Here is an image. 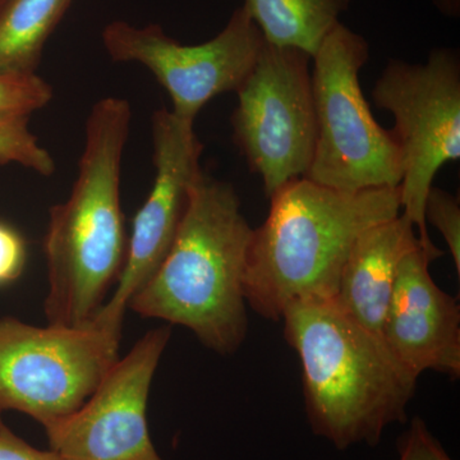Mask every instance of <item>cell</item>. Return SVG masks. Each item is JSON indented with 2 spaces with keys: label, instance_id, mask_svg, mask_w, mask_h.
Segmentation results:
<instances>
[{
  "label": "cell",
  "instance_id": "cell-1",
  "mask_svg": "<svg viewBox=\"0 0 460 460\" xmlns=\"http://www.w3.org/2000/svg\"><path fill=\"white\" fill-rule=\"evenodd\" d=\"M265 223L252 230L243 274L246 304L279 321L288 305L334 299L357 239L401 211V190L341 192L290 181L270 198Z\"/></svg>",
  "mask_w": 460,
  "mask_h": 460
},
{
  "label": "cell",
  "instance_id": "cell-2",
  "mask_svg": "<svg viewBox=\"0 0 460 460\" xmlns=\"http://www.w3.org/2000/svg\"><path fill=\"white\" fill-rule=\"evenodd\" d=\"M298 354L311 431L344 452L376 447L384 432L408 420L419 376L332 299L296 302L281 314Z\"/></svg>",
  "mask_w": 460,
  "mask_h": 460
},
{
  "label": "cell",
  "instance_id": "cell-3",
  "mask_svg": "<svg viewBox=\"0 0 460 460\" xmlns=\"http://www.w3.org/2000/svg\"><path fill=\"white\" fill-rule=\"evenodd\" d=\"M131 117L124 99L105 98L93 105L71 195L51 206L44 244L49 325H89L122 274L128 239L120 208V166Z\"/></svg>",
  "mask_w": 460,
  "mask_h": 460
},
{
  "label": "cell",
  "instance_id": "cell-4",
  "mask_svg": "<svg viewBox=\"0 0 460 460\" xmlns=\"http://www.w3.org/2000/svg\"><path fill=\"white\" fill-rule=\"evenodd\" d=\"M252 230L232 184L202 172L171 251L128 308L190 330L214 352H237L247 337L243 274Z\"/></svg>",
  "mask_w": 460,
  "mask_h": 460
},
{
  "label": "cell",
  "instance_id": "cell-5",
  "mask_svg": "<svg viewBox=\"0 0 460 460\" xmlns=\"http://www.w3.org/2000/svg\"><path fill=\"white\" fill-rule=\"evenodd\" d=\"M368 42L339 23L313 57L316 144L308 181L341 192L401 186V150L392 131L375 119L363 96L359 71Z\"/></svg>",
  "mask_w": 460,
  "mask_h": 460
},
{
  "label": "cell",
  "instance_id": "cell-6",
  "mask_svg": "<svg viewBox=\"0 0 460 460\" xmlns=\"http://www.w3.org/2000/svg\"><path fill=\"white\" fill-rule=\"evenodd\" d=\"M372 102L393 114L401 150V208L416 226L420 248L432 260L444 255L432 243L425 202L441 166L460 159V56L453 48L429 51L428 62L392 59L372 89Z\"/></svg>",
  "mask_w": 460,
  "mask_h": 460
},
{
  "label": "cell",
  "instance_id": "cell-7",
  "mask_svg": "<svg viewBox=\"0 0 460 460\" xmlns=\"http://www.w3.org/2000/svg\"><path fill=\"white\" fill-rule=\"evenodd\" d=\"M120 338L96 328L35 326L0 317V414L40 425L68 416L119 358Z\"/></svg>",
  "mask_w": 460,
  "mask_h": 460
},
{
  "label": "cell",
  "instance_id": "cell-8",
  "mask_svg": "<svg viewBox=\"0 0 460 460\" xmlns=\"http://www.w3.org/2000/svg\"><path fill=\"white\" fill-rule=\"evenodd\" d=\"M313 57L263 42L252 72L237 91L233 137L269 199L310 171L316 144Z\"/></svg>",
  "mask_w": 460,
  "mask_h": 460
},
{
  "label": "cell",
  "instance_id": "cell-9",
  "mask_svg": "<svg viewBox=\"0 0 460 460\" xmlns=\"http://www.w3.org/2000/svg\"><path fill=\"white\" fill-rule=\"evenodd\" d=\"M102 44L118 63H140L172 102V113L195 123L201 109L217 96L237 93L252 72L263 39L243 5L233 12L223 31L199 45H183L159 25L133 26L113 21L102 30Z\"/></svg>",
  "mask_w": 460,
  "mask_h": 460
},
{
  "label": "cell",
  "instance_id": "cell-10",
  "mask_svg": "<svg viewBox=\"0 0 460 460\" xmlns=\"http://www.w3.org/2000/svg\"><path fill=\"white\" fill-rule=\"evenodd\" d=\"M171 335V326L150 330L77 411L42 425L50 449L66 460H164L148 431L147 402Z\"/></svg>",
  "mask_w": 460,
  "mask_h": 460
},
{
  "label": "cell",
  "instance_id": "cell-11",
  "mask_svg": "<svg viewBox=\"0 0 460 460\" xmlns=\"http://www.w3.org/2000/svg\"><path fill=\"white\" fill-rule=\"evenodd\" d=\"M155 180L150 195L133 220L122 274L115 292L91 323L122 338L124 314L136 293L151 279L172 246L189 205L190 189L201 174L204 145L193 129L172 111L153 117Z\"/></svg>",
  "mask_w": 460,
  "mask_h": 460
},
{
  "label": "cell",
  "instance_id": "cell-12",
  "mask_svg": "<svg viewBox=\"0 0 460 460\" xmlns=\"http://www.w3.org/2000/svg\"><path fill=\"white\" fill-rule=\"evenodd\" d=\"M434 262L422 248L408 253L384 321V343L416 376L425 371L460 377V305L429 274Z\"/></svg>",
  "mask_w": 460,
  "mask_h": 460
},
{
  "label": "cell",
  "instance_id": "cell-13",
  "mask_svg": "<svg viewBox=\"0 0 460 460\" xmlns=\"http://www.w3.org/2000/svg\"><path fill=\"white\" fill-rule=\"evenodd\" d=\"M419 248L416 226L404 214L366 230L345 261L332 301L381 337L399 265Z\"/></svg>",
  "mask_w": 460,
  "mask_h": 460
},
{
  "label": "cell",
  "instance_id": "cell-14",
  "mask_svg": "<svg viewBox=\"0 0 460 460\" xmlns=\"http://www.w3.org/2000/svg\"><path fill=\"white\" fill-rule=\"evenodd\" d=\"M353 0H244L263 39L314 56Z\"/></svg>",
  "mask_w": 460,
  "mask_h": 460
},
{
  "label": "cell",
  "instance_id": "cell-15",
  "mask_svg": "<svg viewBox=\"0 0 460 460\" xmlns=\"http://www.w3.org/2000/svg\"><path fill=\"white\" fill-rule=\"evenodd\" d=\"M74 0H5L0 7V75H35L45 44Z\"/></svg>",
  "mask_w": 460,
  "mask_h": 460
},
{
  "label": "cell",
  "instance_id": "cell-16",
  "mask_svg": "<svg viewBox=\"0 0 460 460\" xmlns=\"http://www.w3.org/2000/svg\"><path fill=\"white\" fill-rule=\"evenodd\" d=\"M16 163L49 177L56 172V162L49 151L39 144L29 128V117L0 113V165Z\"/></svg>",
  "mask_w": 460,
  "mask_h": 460
},
{
  "label": "cell",
  "instance_id": "cell-17",
  "mask_svg": "<svg viewBox=\"0 0 460 460\" xmlns=\"http://www.w3.org/2000/svg\"><path fill=\"white\" fill-rule=\"evenodd\" d=\"M53 89L38 75H0V113L27 115L47 107Z\"/></svg>",
  "mask_w": 460,
  "mask_h": 460
},
{
  "label": "cell",
  "instance_id": "cell-18",
  "mask_svg": "<svg viewBox=\"0 0 460 460\" xmlns=\"http://www.w3.org/2000/svg\"><path fill=\"white\" fill-rule=\"evenodd\" d=\"M426 222L432 224L443 235L452 253L456 272L460 275V206L452 193L432 186L425 202Z\"/></svg>",
  "mask_w": 460,
  "mask_h": 460
},
{
  "label": "cell",
  "instance_id": "cell-19",
  "mask_svg": "<svg viewBox=\"0 0 460 460\" xmlns=\"http://www.w3.org/2000/svg\"><path fill=\"white\" fill-rule=\"evenodd\" d=\"M399 460H453L440 441L429 431L428 423L414 417L398 438Z\"/></svg>",
  "mask_w": 460,
  "mask_h": 460
},
{
  "label": "cell",
  "instance_id": "cell-20",
  "mask_svg": "<svg viewBox=\"0 0 460 460\" xmlns=\"http://www.w3.org/2000/svg\"><path fill=\"white\" fill-rule=\"evenodd\" d=\"M27 244L14 226L0 222V288L14 283L25 270Z\"/></svg>",
  "mask_w": 460,
  "mask_h": 460
},
{
  "label": "cell",
  "instance_id": "cell-21",
  "mask_svg": "<svg viewBox=\"0 0 460 460\" xmlns=\"http://www.w3.org/2000/svg\"><path fill=\"white\" fill-rule=\"evenodd\" d=\"M0 460H66L54 450L33 447L5 425L0 414Z\"/></svg>",
  "mask_w": 460,
  "mask_h": 460
},
{
  "label": "cell",
  "instance_id": "cell-22",
  "mask_svg": "<svg viewBox=\"0 0 460 460\" xmlns=\"http://www.w3.org/2000/svg\"><path fill=\"white\" fill-rule=\"evenodd\" d=\"M432 3L444 17H460V0H432Z\"/></svg>",
  "mask_w": 460,
  "mask_h": 460
},
{
  "label": "cell",
  "instance_id": "cell-23",
  "mask_svg": "<svg viewBox=\"0 0 460 460\" xmlns=\"http://www.w3.org/2000/svg\"><path fill=\"white\" fill-rule=\"evenodd\" d=\"M5 0H0V7H2L3 4H4Z\"/></svg>",
  "mask_w": 460,
  "mask_h": 460
}]
</instances>
